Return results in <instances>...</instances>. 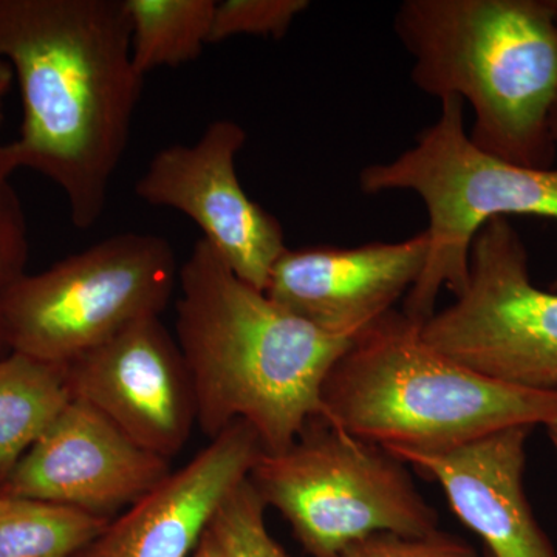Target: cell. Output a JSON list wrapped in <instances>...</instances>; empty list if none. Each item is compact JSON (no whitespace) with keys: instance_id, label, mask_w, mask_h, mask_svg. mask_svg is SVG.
I'll return each instance as SVG.
<instances>
[{"instance_id":"18","label":"cell","mask_w":557,"mask_h":557,"mask_svg":"<svg viewBox=\"0 0 557 557\" xmlns=\"http://www.w3.org/2000/svg\"><path fill=\"white\" fill-rule=\"evenodd\" d=\"M265 511L248 479L223 502L211 530L230 557H289L271 536Z\"/></svg>"},{"instance_id":"9","label":"cell","mask_w":557,"mask_h":557,"mask_svg":"<svg viewBox=\"0 0 557 557\" xmlns=\"http://www.w3.org/2000/svg\"><path fill=\"white\" fill-rule=\"evenodd\" d=\"M247 131L215 120L193 145L159 150L143 172L135 196L193 220L234 273L265 292L271 270L287 249L284 226L242 188L236 160Z\"/></svg>"},{"instance_id":"3","label":"cell","mask_w":557,"mask_h":557,"mask_svg":"<svg viewBox=\"0 0 557 557\" xmlns=\"http://www.w3.org/2000/svg\"><path fill=\"white\" fill-rule=\"evenodd\" d=\"M394 30L418 89L471 106L479 148L519 166L555 168V0H405Z\"/></svg>"},{"instance_id":"24","label":"cell","mask_w":557,"mask_h":557,"mask_svg":"<svg viewBox=\"0 0 557 557\" xmlns=\"http://www.w3.org/2000/svg\"><path fill=\"white\" fill-rule=\"evenodd\" d=\"M555 7H556V11H557V0H555ZM552 137H553V143H555L556 157H557V94H556L555 106H553V112H552Z\"/></svg>"},{"instance_id":"10","label":"cell","mask_w":557,"mask_h":557,"mask_svg":"<svg viewBox=\"0 0 557 557\" xmlns=\"http://www.w3.org/2000/svg\"><path fill=\"white\" fill-rule=\"evenodd\" d=\"M73 399L87 403L132 442L172 460L197 426L188 366L161 317L139 319L70 361Z\"/></svg>"},{"instance_id":"2","label":"cell","mask_w":557,"mask_h":557,"mask_svg":"<svg viewBox=\"0 0 557 557\" xmlns=\"http://www.w3.org/2000/svg\"><path fill=\"white\" fill-rule=\"evenodd\" d=\"M175 339L209 440L236 421L263 453L287 449L313 418L321 391L354 338L322 332L242 281L205 239L180 267Z\"/></svg>"},{"instance_id":"21","label":"cell","mask_w":557,"mask_h":557,"mask_svg":"<svg viewBox=\"0 0 557 557\" xmlns=\"http://www.w3.org/2000/svg\"><path fill=\"white\" fill-rule=\"evenodd\" d=\"M338 557H482L471 545L453 534L434 533L399 534L383 533L370 536L348 545Z\"/></svg>"},{"instance_id":"7","label":"cell","mask_w":557,"mask_h":557,"mask_svg":"<svg viewBox=\"0 0 557 557\" xmlns=\"http://www.w3.org/2000/svg\"><path fill=\"white\" fill-rule=\"evenodd\" d=\"M178 271L170 240L129 231L27 273L5 304L11 351L69 364L139 319L161 317Z\"/></svg>"},{"instance_id":"25","label":"cell","mask_w":557,"mask_h":557,"mask_svg":"<svg viewBox=\"0 0 557 557\" xmlns=\"http://www.w3.org/2000/svg\"><path fill=\"white\" fill-rule=\"evenodd\" d=\"M545 429H547L548 437L552 440V445L553 448H555L557 456V417L553 418Z\"/></svg>"},{"instance_id":"19","label":"cell","mask_w":557,"mask_h":557,"mask_svg":"<svg viewBox=\"0 0 557 557\" xmlns=\"http://www.w3.org/2000/svg\"><path fill=\"white\" fill-rule=\"evenodd\" d=\"M309 9V0H222L215 3L209 44L236 36L284 38L296 17Z\"/></svg>"},{"instance_id":"20","label":"cell","mask_w":557,"mask_h":557,"mask_svg":"<svg viewBox=\"0 0 557 557\" xmlns=\"http://www.w3.org/2000/svg\"><path fill=\"white\" fill-rule=\"evenodd\" d=\"M28 228L24 208L9 175L0 172V358L11 351L5 304L11 289L27 274Z\"/></svg>"},{"instance_id":"22","label":"cell","mask_w":557,"mask_h":557,"mask_svg":"<svg viewBox=\"0 0 557 557\" xmlns=\"http://www.w3.org/2000/svg\"><path fill=\"white\" fill-rule=\"evenodd\" d=\"M193 557H230V555L226 553L225 547L220 544L214 531L209 527L207 534L201 539L199 547H197Z\"/></svg>"},{"instance_id":"17","label":"cell","mask_w":557,"mask_h":557,"mask_svg":"<svg viewBox=\"0 0 557 557\" xmlns=\"http://www.w3.org/2000/svg\"><path fill=\"white\" fill-rule=\"evenodd\" d=\"M109 522L79 508L0 496V557H78Z\"/></svg>"},{"instance_id":"5","label":"cell","mask_w":557,"mask_h":557,"mask_svg":"<svg viewBox=\"0 0 557 557\" xmlns=\"http://www.w3.org/2000/svg\"><path fill=\"white\" fill-rule=\"evenodd\" d=\"M440 104L438 120L408 150L369 164L358 178L369 196L409 190L426 207V267L401 310L420 325L435 313L443 288L456 298L467 288L472 245L491 220L536 215L557 222V168L533 170L498 159L469 137L460 98Z\"/></svg>"},{"instance_id":"4","label":"cell","mask_w":557,"mask_h":557,"mask_svg":"<svg viewBox=\"0 0 557 557\" xmlns=\"http://www.w3.org/2000/svg\"><path fill=\"white\" fill-rule=\"evenodd\" d=\"M322 418L391 454H435L515 426H547L557 391L509 386L438 354L403 311L362 330L330 370Z\"/></svg>"},{"instance_id":"11","label":"cell","mask_w":557,"mask_h":557,"mask_svg":"<svg viewBox=\"0 0 557 557\" xmlns=\"http://www.w3.org/2000/svg\"><path fill=\"white\" fill-rule=\"evenodd\" d=\"M172 472L79 399L64 409L14 471L0 496L51 502L113 519Z\"/></svg>"},{"instance_id":"14","label":"cell","mask_w":557,"mask_h":557,"mask_svg":"<svg viewBox=\"0 0 557 557\" xmlns=\"http://www.w3.org/2000/svg\"><path fill=\"white\" fill-rule=\"evenodd\" d=\"M533 429H504L445 453L392 456L442 487L456 518L486 545L487 557H557L525 493Z\"/></svg>"},{"instance_id":"16","label":"cell","mask_w":557,"mask_h":557,"mask_svg":"<svg viewBox=\"0 0 557 557\" xmlns=\"http://www.w3.org/2000/svg\"><path fill=\"white\" fill-rule=\"evenodd\" d=\"M215 0H124L132 61L145 78L161 67L199 60L209 46Z\"/></svg>"},{"instance_id":"23","label":"cell","mask_w":557,"mask_h":557,"mask_svg":"<svg viewBox=\"0 0 557 557\" xmlns=\"http://www.w3.org/2000/svg\"><path fill=\"white\" fill-rule=\"evenodd\" d=\"M13 70H11L9 62L0 58V123L3 119V100H5L7 94L13 81Z\"/></svg>"},{"instance_id":"8","label":"cell","mask_w":557,"mask_h":557,"mask_svg":"<svg viewBox=\"0 0 557 557\" xmlns=\"http://www.w3.org/2000/svg\"><path fill=\"white\" fill-rule=\"evenodd\" d=\"M421 338L487 379L557 391V293L531 281L525 242L508 218L480 231L467 288L421 325Z\"/></svg>"},{"instance_id":"1","label":"cell","mask_w":557,"mask_h":557,"mask_svg":"<svg viewBox=\"0 0 557 557\" xmlns=\"http://www.w3.org/2000/svg\"><path fill=\"white\" fill-rule=\"evenodd\" d=\"M0 58L20 83V137L0 172H39L81 231L101 219L129 145L143 76L124 0H0Z\"/></svg>"},{"instance_id":"6","label":"cell","mask_w":557,"mask_h":557,"mask_svg":"<svg viewBox=\"0 0 557 557\" xmlns=\"http://www.w3.org/2000/svg\"><path fill=\"white\" fill-rule=\"evenodd\" d=\"M265 508H274L311 557H338L370 534L438 531V512L406 463L375 443L313 418L281 453H263L249 472Z\"/></svg>"},{"instance_id":"13","label":"cell","mask_w":557,"mask_h":557,"mask_svg":"<svg viewBox=\"0 0 557 557\" xmlns=\"http://www.w3.org/2000/svg\"><path fill=\"white\" fill-rule=\"evenodd\" d=\"M262 454L258 434L236 421L110 519L78 557H193L223 502L249 478Z\"/></svg>"},{"instance_id":"12","label":"cell","mask_w":557,"mask_h":557,"mask_svg":"<svg viewBox=\"0 0 557 557\" xmlns=\"http://www.w3.org/2000/svg\"><path fill=\"white\" fill-rule=\"evenodd\" d=\"M428 252L426 230L406 240L355 248H287L271 270L265 293L322 332L354 338L408 296Z\"/></svg>"},{"instance_id":"26","label":"cell","mask_w":557,"mask_h":557,"mask_svg":"<svg viewBox=\"0 0 557 557\" xmlns=\"http://www.w3.org/2000/svg\"><path fill=\"white\" fill-rule=\"evenodd\" d=\"M485 557H487V556H485Z\"/></svg>"},{"instance_id":"15","label":"cell","mask_w":557,"mask_h":557,"mask_svg":"<svg viewBox=\"0 0 557 557\" xmlns=\"http://www.w3.org/2000/svg\"><path fill=\"white\" fill-rule=\"evenodd\" d=\"M72 399L67 366L20 351L0 358V487Z\"/></svg>"}]
</instances>
